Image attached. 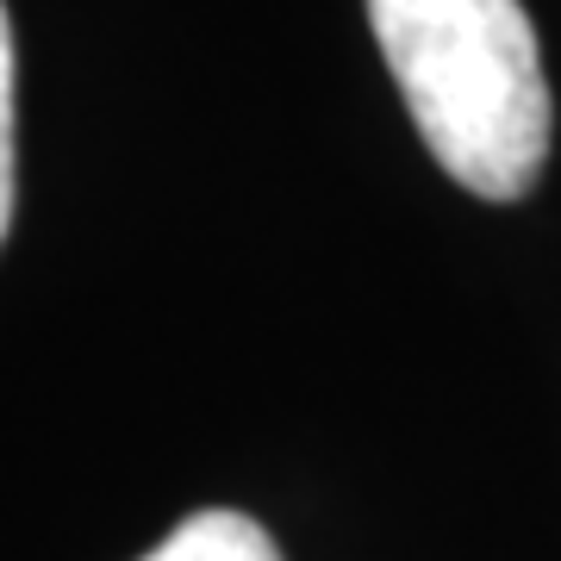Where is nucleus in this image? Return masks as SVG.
<instances>
[{"label": "nucleus", "instance_id": "obj_1", "mask_svg": "<svg viewBox=\"0 0 561 561\" xmlns=\"http://www.w3.org/2000/svg\"><path fill=\"white\" fill-rule=\"evenodd\" d=\"M375 44L431 157L481 201H524L549 162V76L518 0H368Z\"/></svg>", "mask_w": 561, "mask_h": 561}, {"label": "nucleus", "instance_id": "obj_2", "mask_svg": "<svg viewBox=\"0 0 561 561\" xmlns=\"http://www.w3.org/2000/svg\"><path fill=\"white\" fill-rule=\"evenodd\" d=\"M144 561H280V549L243 512H194V518L175 524Z\"/></svg>", "mask_w": 561, "mask_h": 561}, {"label": "nucleus", "instance_id": "obj_3", "mask_svg": "<svg viewBox=\"0 0 561 561\" xmlns=\"http://www.w3.org/2000/svg\"><path fill=\"white\" fill-rule=\"evenodd\" d=\"M13 25H7V7H0V243H7V225H13V175H20V150H13Z\"/></svg>", "mask_w": 561, "mask_h": 561}]
</instances>
